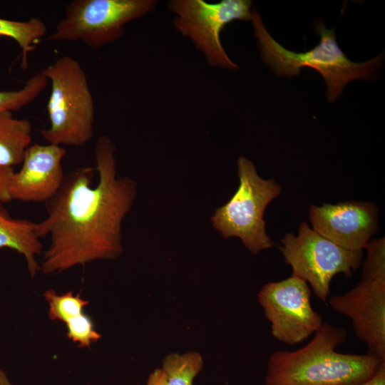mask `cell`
<instances>
[{
    "mask_svg": "<svg viewBox=\"0 0 385 385\" xmlns=\"http://www.w3.org/2000/svg\"><path fill=\"white\" fill-rule=\"evenodd\" d=\"M202 366V357L199 353H171L163 359L162 369L168 385H193L194 379Z\"/></svg>",
    "mask_w": 385,
    "mask_h": 385,
    "instance_id": "obj_16",
    "label": "cell"
},
{
    "mask_svg": "<svg viewBox=\"0 0 385 385\" xmlns=\"http://www.w3.org/2000/svg\"><path fill=\"white\" fill-rule=\"evenodd\" d=\"M66 155L63 146L35 143L26 151L21 168L10 182L12 200L46 202L59 189L65 176L62 160Z\"/></svg>",
    "mask_w": 385,
    "mask_h": 385,
    "instance_id": "obj_12",
    "label": "cell"
},
{
    "mask_svg": "<svg viewBox=\"0 0 385 385\" xmlns=\"http://www.w3.org/2000/svg\"><path fill=\"white\" fill-rule=\"evenodd\" d=\"M313 230L336 245L362 250L378 229V210L373 203L355 201L337 205H312Z\"/></svg>",
    "mask_w": 385,
    "mask_h": 385,
    "instance_id": "obj_11",
    "label": "cell"
},
{
    "mask_svg": "<svg viewBox=\"0 0 385 385\" xmlns=\"http://www.w3.org/2000/svg\"><path fill=\"white\" fill-rule=\"evenodd\" d=\"M32 126L27 119H18L11 111L0 112V165L21 164L31 145Z\"/></svg>",
    "mask_w": 385,
    "mask_h": 385,
    "instance_id": "obj_14",
    "label": "cell"
},
{
    "mask_svg": "<svg viewBox=\"0 0 385 385\" xmlns=\"http://www.w3.org/2000/svg\"><path fill=\"white\" fill-rule=\"evenodd\" d=\"M66 324L68 337L78 343L79 347H89L101 337L95 330L91 318L83 312L69 319Z\"/></svg>",
    "mask_w": 385,
    "mask_h": 385,
    "instance_id": "obj_20",
    "label": "cell"
},
{
    "mask_svg": "<svg viewBox=\"0 0 385 385\" xmlns=\"http://www.w3.org/2000/svg\"><path fill=\"white\" fill-rule=\"evenodd\" d=\"M115 150L109 136H100L94 148L97 185L92 186L93 168H76L65 174L58 191L44 202L46 216L36 222L38 236L50 237L39 265L43 273L122 254V222L135 199L137 185L117 175Z\"/></svg>",
    "mask_w": 385,
    "mask_h": 385,
    "instance_id": "obj_1",
    "label": "cell"
},
{
    "mask_svg": "<svg viewBox=\"0 0 385 385\" xmlns=\"http://www.w3.org/2000/svg\"><path fill=\"white\" fill-rule=\"evenodd\" d=\"M14 170L11 167L0 165V202L5 203L12 200L9 186Z\"/></svg>",
    "mask_w": 385,
    "mask_h": 385,
    "instance_id": "obj_21",
    "label": "cell"
},
{
    "mask_svg": "<svg viewBox=\"0 0 385 385\" xmlns=\"http://www.w3.org/2000/svg\"><path fill=\"white\" fill-rule=\"evenodd\" d=\"M0 385H14L8 378L6 372L0 368Z\"/></svg>",
    "mask_w": 385,
    "mask_h": 385,
    "instance_id": "obj_24",
    "label": "cell"
},
{
    "mask_svg": "<svg viewBox=\"0 0 385 385\" xmlns=\"http://www.w3.org/2000/svg\"><path fill=\"white\" fill-rule=\"evenodd\" d=\"M36 232V222L12 219L0 202V249L11 248L22 255L34 277L40 271L36 256L42 253V243Z\"/></svg>",
    "mask_w": 385,
    "mask_h": 385,
    "instance_id": "obj_13",
    "label": "cell"
},
{
    "mask_svg": "<svg viewBox=\"0 0 385 385\" xmlns=\"http://www.w3.org/2000/svg\"><path fill=\"white\" fill-rule=\"evenodd\" d=\"M279 249L292 274L311 285L322 302H327L333 277L343 273L351 276L360 266L362 250L343 248L324 237L305 222L301 223L297 236L286 234Z\"/></svg>",
    "mask_w": 385,
    "mask_h": 385,
    "instance_id": "obj_7",
    "label": "cell"
},
{
    "mask_svg": "<svg viewBox=\"0 0 385 385\" xmlns=\"http://www.w3.org/2000/svg\"><path fill=\"white\" fill-rule=\"evenodd\" d=\"M335 312L349 317L368 354L385 360V280H361L342 294L327 299Z\"/></svg>",
    "mask_w": 385,
    "mask_h": 385,
    "instance_id": "obj_10",
    "label": "cell"
},
{
    "mask_svg": "<svg viewBox=\"0 0 385 385\" xmlns=\"http://www.w3.org/2000/svg\"><path fill=\"white\" fill-rule=\"evenodd\" d=\"M258 301L271 324L272 337L288 345H296L314 334L323 324L311 304V290L303 279L292 274L279 282L265 284Z\"/></svg>",
    "mask_w": 385,
    "mask_h": 385,
    "instance_id": "obj_9",
    "label": "cell"
},
{
    "mask_svg": "<svg viewBox=\"0 0 385 385\" xmlns=\"http://www.w3.org/2000/svg\"><path fill=\"white\" fill-rule=\"evenodd\" d=\"M240 185L231 199L215 210L213 227L223 237H237L252 253L272 247L263 218L267 205L280 193L274 180H264L253 163L244 157L237 160Z\"/></svg>",
    "mask_w": 385,
    "mask_h": 385,
    "instance_id": "obj_5",
    "label": "cell"
},
{
    "mask_svg": "<svg viewBox=\"0 0 385 385\" xmlns=\"http://www.w3.org/2000/svg\"><path fill=\"white\" fill-rule=\"evenodd\" d=\"M44 297L49 305V319L61 321L65 324L83 313L84 307L89 304L88 301L79 295H74L72 292L58 295L54 290L48 289L44 293Z\"/></svg>",
    "mask_w": 385,
    "mask_h": 385,
    "instance_id": "obj_18",
    "label": "cell"
},
{
    "mask_svg": "<svg viewBox=\"0 0 385 385\" xmlns=\"http://www.w3.org/2000/svg\"><path fill=\"white\" fill-rule=\"evenodd\" d=\"M47 83V78L39 72L29 78L19 90L0 91V112L18 111L31 103L45 89Z\"/></svg>",
    "mask_w": 385,
    "mask_h": 385,
    "instance_id": "obj_17",
    "label": "cell"
},
{
    "mask_svg": "<svg viewBox=\"0 0 385 385\" xmlns=\"http://www.w3.org/2000/svg\"><path fill=\"white\" fill-rule=\"evenodd\" d=\"M252 4L250 0H222L214 4L203 0H171L167 8L175 14L174 27L192 41L210 66L234 71L239 66L227 54L220 34L233 21H250Z\"/></svg>",
    "mask_w": 385,
    "mask_h": 385,
    "instance_id": "obj_8",
    "label": "cell"
},
{
    "mask_svg": "<svg viewBox=\"0 0 385 385\" xmlns=\"http://www.w3.org/2000/svg\"><path fill=\"white\" fill-rule=\"evenodd\" d=\"M157 0H74L48 37L53 41H81L98 48L120 39L129 22L153 11Z\"/></svg>",
    "mask_w": 385,
    "mask_h": 385,
    "instance_id": "obj_6",
    "label": "cell"
},
{
    "mask_svg": "<svg viewBox=\"0 0 385 385\" xmlns=\"http://www.w3.org/2000/svg\"><path fill=\"white\" fill-rule=\"evenodd\" d=\"M46 33V26L40 19L14 21L0 18V36L14 40L21 49V66H28V54L32 51Z\"/></svg>",
    "mask_w": 385,
    "mask_h": 385,
    "instance_id": "obj_15",
    "label": "cell"
},
{
    "mask_svg": "<svg viewBox=\"0 0 385 385\" xmlns=\"http://www.w3.org/2000/svg\"><path fill=\"white\" fill-rule=\"evenodd\" d=\"M359 385H385V361L381 362L371 378Z\"/></svg>",
    "mask_w": 385,
    "mask_h": 385,
    "instance_id": "obj_22",
    "label": "cell"
},
{
    "mask_svg": "<svg viewBox=\"0 0 385 385\" xmlns=\"http://www.w3.org/2000/svg\"><path fill=\"white\" fill-rule=\"evenodd\" d=\"M147 385H168L166 375L162 369H156L150 374Z\"/></svg>",
    "mask_w": 385,
    "mask_h": 385,
    "instance_id": "obj_23",
    "label": "cell"
},
{
    "mask_svg": "<svg viewBox=\"0 0 385 385\" xmlns=\"http://www.w3.org/2000/svg\"><path fill=\"white\" fill-rule=\"evenodd\" d=\"M341 327L323 322L312 340L292 351H273L265 385H359L371 378L385 360L336 351L346 339Z\"/></svg>",
    "mask_w": 385,
    "mask_h": 385,
    "instance_id": "obj_2",
    "label": "cell"
},
{
    "mask_svg": "<svg viewBox=\"0 0 385 385\" xmlns=\"http://www.w3.org/2000/svg\"><path fill=\"white\" fill-rule=\"evenodd\" d=\"M367 251L363 263L361 280H385V239L369 241L365 248Z\"/></svg>",
    "mask_w": 385,
    "mask_h": 385,
    "instance_id": "obj_19",
    "label": "cell"
},
{
    "mask_svg": "<svg viewBox=\"0 0 385 385\" xmlns=\"http://www.w3.org/2000/svg\"><path fill=\"white\" fill-rule=\"evenodd\" d=\"M250 21L262 60L272 71L280 76L290 77L298 75L301 68L305 66L316 69L325 81L329 102L338 98L349 81L370 78L382 60V55H379L364 62L351 61L339 47L334 29H328L322 24L315 28L320 42L308 51L298 53L287 50L275 41L255 10Z\"/></svg>",
    "mask_w": 385,
    "mask_h": 385,
    "instance_id": "obj_3",
    "label": "cell"
},
{
    "mask_svg": "<svg viewBox=\"0 0 385 385\" xmlns=\"http://www.w3.org/2000/svg\"><path fill=\"white\" fill-rule=\"evenodd\" d=\"M51 82L47 103L50 125L41 131L48 144L81 147L93 135L95 104L86 72L70 56L40 71Z\"/></svg>",
    "mask_w": 385,
    "mask_h": 385,
    "instance_id": "obj_4",
    "label": "cell"
}]
</instances>
